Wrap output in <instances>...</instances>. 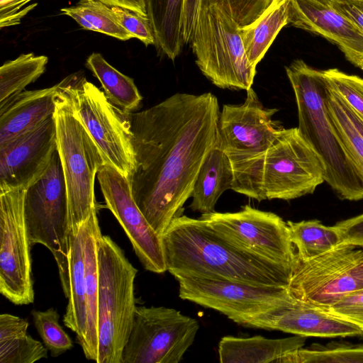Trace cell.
Returning <instances> with one entry per match:
<instances>
[{
    "mask_svg": "<svg viewBox=\"0 0 363 363\" xmlns=\"http://www.w3.org/2000/svg\"><path fill=\"white\" fill-rule=\"evenodd\" d=\"M218 100L177 93L142 111L124 112L131 132L133 197L158 235L179 216L200 169L219 141Z\"/></svg>",
    "mask_w": 363,
    "mask_h": 363,
    "instance_id": "obj_1",
    "label": "cell"
},
{
    "mask_svg": "<svg viewBox=\"0 0 363 363\" xmlns=\"http://www.w3.org/2000/svg\"><path fill=\"white\" fill-rule=\"evenodd\" d=\"M167 271L177 277L287 286L292 267L242 248L208 222L174 218L162 235Z\"/></svg>",
    "mask_w": 363,
    "mask_h": 363,
    "instance_id": "obj_2",
    "label": "cell"
},
{
    "mask_svg": "<svg viewBox=\"0 0 363 363\" xmlns=\"http://www.w3.org/2000/svg\"><path fill=\"white\" fill-rule=\"evenodd\" d=\"M274 0H200L191 42L196 64L220 89L247 91L256 67L247 57L240 30Z\"/></svg>",
    "mask_w": 363,
    "mask_h": 363,
    "instance_id": "obj_3",
    "label": "cell"
},
{
    "mask_svg": "<svg viewBox=\"0 0 363 363\" xmlns=\"http://www.w3.org/2000/svg\"><path fill=\"white\" fill-rule=\"evenodd\" d=\"M286 72L295 96L298 130L323 163L325 182L342 200L363 199V176L328 111L323 70L296 60Z\"/></svg>",
    "mask_w": 363,
    "mask_h": 363,
    "instance_id": "obj_4",
    "label": "cell"
},
{
    "mask_svg": "<svg viewBox=\"0 0 363 363\" xmlns=\"http://www.w3.org/2000/svg\"><path fill=\"white\" fill-rule=\"evenodd\" d=\"M320 158L299 133L284 128L258 159L238 193L261 201L311 194L325 182Z\"/></svg>",
    "mask_w": 363,
    "mask_h": 363,
    "instance_id": "obj_5",
    "label": "cell"
},
{
    "mask_svg": "<svg viewBox=\"0 0 363 363\" xmlns=\"http://www.w3.org/2000/svg\"><path fill=\"white\" fill-rule=\"evenodd\" d=\"M97 363H121L135 311L138 270L108 236L98 240Z\"/></svg>",
    "mask_w": 363,
    "mask_h": 363,
    "instance_id": "obj_6",
    "label": "cell"
},
{
    "mask_svg": "<svg viewBox=\"0 0 363 363\" xmlns=\"http://www.w3.org/2000/svg\"><path fill=\"white\" fill-rule=\"evenodd\" d=\"M54 118L57 149L69 203L70 228L76 230L96 209L94 181L104 162L99 148L60 86Z\"/></svg>",
    "mask_w": 363,
    "mask_h": 363,
    "instance_id": "obj_7",
    "label": "cell"
},
{
    "mask_svg": "<svg viewBox=\"0 0 363 363\" xmlns=\"http://www.w3.org/2000/svg\"><path fill=\"white\" fill-rule=\"evenodd\" d=\"M24 216L31 245L52 254L65 297L69 290L70 216L67 189L57 149L45 174L26 192Z\"/></svg>",
    "mask_w": 363,
    "mask_h": 363,
    "instance_id": "obj_8",
    "label": "cell"
},
{
    "mask_svg": "<svg viewBox=\"0 0 363 363\" xmlns=\"http://www.w3.org/2000/svg\"><path fill=\"white\" fill-rule=\"evenodd\" d=\"M58 84L99 148L104 164L128 178L135 162L130 125L124 112L79 72L67 77Z\"/></svg>",
    "mask_w": 363,
    "mask_h": 363,
    "instance_id": "obj_9",
    "label": "cell"
},
{
    "mask_svg": "<svg viewBox=\"0 0 363 363\" xmlns=\"http://www.w3.org/2000/svg\"><path fill=\"white\" fill-rule=\"evenodd\" d=\"M276 108L264 106L252 88L240 105L225 104L218 120L219 143L233 172L232 190L238 192L258 159L284 129L272 118Z\"/></svg>",
    "mask_w": 363,
    "mask_h": 363,
    "instance_id": "obj_10",
    "label": "cell"
},
{
    "mask_svg": "<svg viewBox=\"0 0 363 363\" xmlns=\"http://www.w3.org/2000/svg\"><path fill=\"white\" fill-rule=\"evenodd\" d=\"M340 243L308 260L296 258L287 289L295 298L326 308L363 289V249Z\"/></svg>",
    "mask_w": 363,
    "mask_h": 363,
    "instance_id": "obj_11",
    "label": "cell"
},
{
    "mask_svg": "<svg viewBox=\"0 0 363 363\" xmlns=\"http://www.w3.org/2000/svg\"><path fill=\"white\" fill-rule=\"evenodd\" d=\"M198 321L164 306H136L121 363H179L193 344Z\"/></svg>",
    "mask_w": 363,
    "mask_h": 363,
    "instance_id": "obj_12",
    "label": "cell"
},
{
    "mask_svg": "<svg viewBox=\"0 0 363 363\" xmlns=\"http://www.w3.org/2000/svg\"><path fill=\"white\" fill-rule=\"evenodd\" d=\"M175 279L182 299L218 311L244 326L252 319L284 306L294 298L287 286H259L206 278Z\"/></svg>",
    "mask_w": 363,
    "mask_h": 363,
    "instance_id": "obj_13",
    "label": "cell"
},
{
    "mask_svg": "<svg viewBox=\"0 0 363 363\" xmlns=\"http://www.w3.org/2000/svg\"><path fill=\"white\" fill-rule=\"evenodd\" d=\"M26 189L0 191V293L15 305L34 301Z\"/></svg>",
    "mask_w": 363,
    "mask_h": 363,
    "instance_id": "obj_14",
    "label": "cell"
},
{
    "mask_svg": "<svg viewBox=\"0 0 363 363\" xmlns=\"http://www.w3.org/2000/svg\"><path fill=\"white\" fill-rule=\"evenodd\" d=\"M200 218L233 244L293 268L296 250L287 222L278 215L245 205L238 212L215 211Z\"/></svg>",
    "mask_w": 363,
    "mask_h": 363,
    "instance_id": "obj_15",
    "label": "cell"
},
{
    "mask_svg": "<svg viewBox=\"0 0 363 363\" xmlns=\"http://www.w3.org/2000/svg\"><path fill=\"white\" fill-rule=\"evenodd\" d=\"M96 176L106 207L123 228L144 268L157 274L165 272L162 236L138 206L128 179L106 164L99 167Z\"/></svg>",
    "mask_w": 363,
    "mask_h": 363,
    "instance_id": "obj_16",
    "label": "cell"
},
{
    "mask_svg": "<svg viewBox=\"0 0 363 363\" xmlns=\"http://www.w3.org/2000/svg\"><path fill=\"white\" fill-rule=\"evenodd\" d=\"M57 150L54 115L0 147V191L27 189L48 168Z\"/></svg>",
    "mask_w": 363,
    "mask_h": 363,
    "instance_id": "obj_17",
    "label": "cell"
},
{
    "mask_svg": "<svg viewBox=\"0 0 363 363\" xmlns=\"http://www.w3.org/2000/svg\"><path fill=\"white\" fill-rule=\"evenodd\" d=\"M245 326L280 330L306 337L363 335L355 325L294 297L289 303L252 319Z\"/></svg>",
    "mask_w": 363,
    "mask_h": 363,
    "instance_id": "obj_18",
    "label": "cell"
},
{
    "mask_svg": "<svg viewBox=\"0 0 363 363\" xmlns=\"http://www.w3.org/2000/svg\"><path fill=\"white\" fill-rule=\"evenodd\" d=\"M289 23L335 44L357 67L363 60V35L330 5L314 0H291Z\"/></svg>",
    "mask_w": 363,
    "mask_h": 363,
    "instance_id": "obj_19",
    "label": "cell"
},
{
    "mask_svg": "<svg viewBox=\"0 0 363 363\" xmlns=\"http://www.w3.org/2000/svg\"><path fill=\"white\" fill-rule=\"evenodd\" d=\"M58 92V84L49 88L23 91L0 107V147L53 116Z\"/></svg>",
    "mask_w": 363,
    "mask_h": 363,
    "instance_id": "obj_20",
    "label": "cell"
},
{
    "mask_svg": "<svg viewBox=\"0 0 363 363\" xmlns=\"http://www.w3.org/2000/svg\"><path fill=\"white\" fill-rule=\"evenodd\" d=\"M86 221V220H85ZM85 221L70 231L69 252V290L63 322L75 333L82 349L86 331V296L85 278Z\"/></svg>",
    "mask_w": 363,
    "mask_h": 363,
    "instance_id": "obj_21",
    "label": "cell"
},
{
    "mask_svg": "<svg viewBox=\"0 0 363 363\" xmlns=\"http://www.w3.org/2000/svg\"><path fill=\"white\" fill-rule=\"evenodd\" d=\"M306 337L294 335L281 339H269L261 335L250 337L225 336L218 344L221 363L275 362L288 353L303 347Z\"/></svg>",
    "mask_w": 363,
    "mask_h": 363,
    "instance_id": "obj_22",
    "label": "cell"
},
{
    "mask_svg": "<svg viewBox=\"0 0 363 363\" xmlns=\"http://www.w3.org/2000/svg\"><path fill=\"white\" fill-rule=\"evenodd\" d=\"M233 179L230 162L218 141L200 169L189 208L201 214L215 212V206L222 194L228 189L232 190Z\"/></svg>",
    "mask_w": 363,
    "mask_h": 363,
    "instance_id": "obj_23",
    "label": "cell"
},
{
    "mask_svg": "<svg viewBox=\"0 0 363 363\" xmlns=\"http://www.w3.org/2000/svg\"><path fill=\"white\" fill-rule=\"evenodd\" d=\"M85 278L86 296V331L82 348L85 357L95 361L98 352L97 301L99 291L98 240L102 235L97 211L85 221Z\"/></svg>",
    "mask_w": 363,
    "mask_h": 363,
    "instance_id": "obj_24",
    "label": "cell"
},
{
    "mask_svg": "<svg viewBox=\"0 0 363 363\" xmlns=\"http://www.w3.org/2000/svg\"><path fill=\"white\" fill-rule=\"evenodd\" d=\"M155 45L170 60L179 55L184 40L183 17L184 0H145Z\"/></svg>",
    "mask_w": 363,
    "mask_h": 363,
    "instance_id": "obj_25",
    "label": "cell"
},
{
    "mask_svg": "<svg viewBox=\"0 0 363 363\" xmlns=\"http://www.w3.org/2000/svg\"><path fill=\"white\" fill-rule=\"evenodd\" d=\"M291 0H274L252 24L240 28L245 54L255 67L263 58L279 32L289 24Z\"/></svg>",
    "mask_w": 363,
    "mask_h": 363,
    "instance_id": "obj_26",
    "label": "cell"
},
{
    "mask_svg": "<svg viewBox=\"0 0 363 363\" xmlns=\"http://www.w3.org/2000/svg\"><path fill=\"white\" fill-rule=\"evenodd\" d=\"M26 319L0 315V363H33L48 357V349L28 334Z\"/></svg>",
    "mask_w": 363,
    "mask_h": 363,
    "instance_id": "obj_27",
    "label": "cell"
},
{
    "mask_svg": "<svg viewBox=\"0 0 363 363\" xmlns=\"http://www.w3.org/2000/svg\"><path fill=\"white\" fill-rule=\"evenodd\" d=\"M100 82L108 100L123 112L137 110L143 99L132 78L111 66L100 53L93 52L85 63Z\"/></svg>",
    "mask_w": 363,
    "mask_h": 363,
    "instance_id": "obj_28",
    "label": "cell"
},
{
    "mask_svg": "<svg viewBox=\"0 0 363 363\" xmlns=\"http://www.w3.org/2000/svg\"><path fill=\"white\" fill-rule=\"evenodd\" d=\"M296 258L308 260L333 249L342 242L335 227L327 226L318 220L287 221Z\"/></svg>",
    "mask_w": 363,
    "mask_h": 363,
    "instance_id": "obj_29",
    "label": "cell"
},
{
    "mask_svg": "<svg viewBox=\"0 0 363 363\" xmlns=\"http://www.w3.org/2000/svg\"><path fill=\"white\" fill-rule=\"evenodd\" d=\"M48 62L45 55L22 54L0 67V107L23 91L45 71Z\"/></svg>",
    "mask_w": 363,
    "mask_h": 363,
    "instance_id": "obj_30",
    "label": "cell"
},
{
    "mask_svg": "<svg viewBox=\"0 0 363 363\" xmlns=\"http://www.w3.org/2000/svg\"><path fill=\"white\" fill-rule=\"evenodd\" d=\"M277 363H363V344L332 341L313 343L278 359Z\"/></svg>",
    "mask_w": 363,
    "mask_h": 363,
    "instance_id": "obj_31",
    "label": "cell"
},
{
    "mask_svg": "<svg viewBox=\"0 0 363 363\" xmlns=\"http://www.w3.org/2000/svg\"><path fill=\"white\" fill-rule=\"evenodd\" d=\"M31 315L36 330L52 357H58L73 347L72 339L59 323L60 315L55 308L33 310Z\"/></svg>",
    "mask_w": 363,
    "mask_h": 363,
    "instance_id": "obj_32",
    "label": "cell"
},
{
    "mask_svg": "<svg viewBox=\"0 0 363 363\" xmlns=\"http://www.w3.org/2000/svg\"><path fill=\"white\" fill-rule=\"evenodd\" d=\"M74 8L95 28L96 32L121 40L134 38L118 22L111 7L102 2L80 0Z\"/></svg>",
    "mask_w": 363,
    "mask_h": 363,
    "instance_id": "obj_33",
    "label": "cell"
},
{
    "mask_svg": "<svg viewBox=\"0 0 363 363\" xmlns=\"http://www.w3.org/2000/svg\"><path fill=\"white\" fill-rule=\"evenodd\" d=\"M323 72L328 84L363 120V79L335 68Z\"/></svg>",
    "mask_w": 363,
    "mask_h": 363,
    "instance_id": "obj_34",
    "label": "cell"
},
{
    "mask_svg": "<svg viewBox=\"0 0 363 363\" xmlns=\"http://www.w3.org/2000/svg\"><path fill=\"white\" fill-rule=\"evenodd\" d=\"M120 25L133 38L143 42L146 46L155 45V36L147 16L121 7H111Z\"/></svg>",
    "mask_w": 363,
    "mask_h": 363,
    "instance_id": "obj_35",
    "label": "cell"
},
{
    "mask_svg": "<svg viewBox=\"0 0 363 363\" xmlns=\"http://www.w3.org/2000/svg\"><path fill=\"white\" fill-rule=\"evenodd\" d=\"M323 309L355 325L363 332V289L348 294L329 307Z\"/></svg>",
    "mask_w": 363,
    "mask_h": 363,
    "instance_id": "obj_36",
    "label": "cell"
},
{
    "mask_svg": "<svg viewBox=\"0 0 363 363\" xmlns=\"http://www.w3.org/2000/svg\"><path fill=\"white\" fill-rule=\"evenodd\" d=\"M342 242L363 249V213L335 225Z\"/></svg>",
    "mask_w": 363,
    "mask_h": 363,
    "instance_id": "obj_37",
    "label": "cell"
},
{
    "mask_svg": "<svg viewBox=\"0 0 363 363\" xmlns=\"http://www.w3.org/2000/svg\"><path fill=\"white\" fill-rule=\"evenodd\" d=\"M330 6L350 21L363 35V0H335Z\"/></svg>",
    "mask_w": 363,
    "mask_h": 363,
    "instance_id": "obj_38",
    "label": "cell"
},
{
    "mask_svg": "<svg viewBox=\"0 0 363 363\" xmlns=\"http://www.w3.org/2000/svg\"><path fill=\"white\" fill-rule=\"evenodd\" d=\"M30 0H6L1 2V28L18 24L22 18L19 10Z\"/></svg>",
    "mask_w": 363,
    "mask_h": 363,
    "instance_id": "obj_39",
    "label": "cell"
},
{
    "mask_svg": "<svg viewBox=\"0 0 363 363\" xmlns=\"http://www.w3.org/2000/svg\"><path fill=\"white\" fill-rule=\"evenodd\" d=\"M200 0H184L183 37L184 43L191 42Z\"/></svg>",
    "mask_w": 363,
    "mask_h": 363,
    "instance_id": "obj_40",
    "label": "cell"
},
{
    "mask_svg": "<svg viewBox=\"0 0 363 363\" xmlns=\"http://www.w3.org/2000/svg\"><path fill=\"white\" fill-rule=\"evenodd\" d=\"M110 6L121 7L147 16L145 0H96Z\"/></svg>",
    "mask_w": 363,
    "mask_h": 363,
    "instance_id": "obj_41",
    "label": "cell"
},
{
    "mask_svg": "<svg viewBox=\"0 0 363 363\" xmlns=\"http://www.w3.org/2000/svg\"><path fill=\"white\" fill-rule=\"evenodd\" d=\"M61 11L63 14L69 16L73 18L84 29L96 31L95 28L85 18L78 13L74 6L63 8L61 9Z\"/></svg>",
    "mask_w": 363,
    "mask_h": 363,
    "instance_id": "obj_42",
    "label": "cell"
},
{
    "mask_svg": "<svg viewBox=\"0 0 363 363\" xmlns=\"http://www.w3.org/2000/svg\"><path fill=\"white\" fill-rule=\"evenodd\" d=\"M314 1L321 3L323 4L330 5L331 2H333L335 0H314Z\"/></svg>",
    "mask_w": 363,
    "mask_h": 363,
    "instance_id": "obj_43",
    "label": "cell"
},
{
    "mask_svg": "<svg viewBox=\"0 0 363 363\" xmlns=\"http://www.w3.org/2000/svg\"><path fill=\"white\" fill-rule=\"evenodd\" d=\"M359 67L361 68L363 70V60L361 62Z\"/></svg>",
    "mask_w": 363,
    "mask_h": 363,
    "instance_id": "obj_44",
    "label": "cell"
}]
</instances>
